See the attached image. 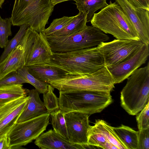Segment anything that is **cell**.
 <instances>
[{"instance_id": "obj_8", "label": "cell", "mask_w": 149, "mask_h": 149, "mask_svg": "<svg viewBox=\"0 0 149 149\" xmlns=\"http://www.w3.org/2000/svg\"><path fill=\"white\" fill-rule=\"evenodd\" d=\"M50 113L47 112L37 117L17 122L8 134L11 149L21 148L36 139L49 124Z\"/></svg>"}, {"instance_id": "obj_18", "label": "cell", "mask_w": 149, "mask_h": 149, "mask_svg": "<svg viewBox=\"0 0 149 149\" xmlns=\"http://www.w3.org/2000/svg\"><path fill=\"white\" fill-rule=\"evenodd\" d=\"M31 74L40 81L48 83L67 75L63 70L55 67L46 65H37L26 67Z\"/></svg>"}, {"instance_id": "obj_37", "label": "cell", "mask_w": 149, "mask_h": 149, "mask_svg": "<svg viewBox=\"0 0 149 149\" xmlns=\"http://www.w3.org/2000/svg\"><path fill=\"white\" fill-rule=\"evenodd\" d=\"M5 0H0V8H1Z\"/></svg>"}, {"instance_id": "obj_33", "label": "cell", "mask_w": 149, "mask_h": 149, "mask_svg": "<svg viewBox=\"0 0 149 149\" xmlns=\"http://www.w3.org/2000/svg\"><path fill=\"white\" fill-rule=\"evenodd\" d=\"M138 149H149V128L139 131Z\"/></svg>"}, {"instance_id": "obj_16", "label": "cell", "mask_w": 149, "mask_h": 149, "mask_svg": "<svg viewBox=\"0 0 149 149\" xmlns=\"http://www.w3.org/2000/svg\"><path fill=\"white\" fill-rule=\"evenodd\" d=\"M34 143L41 149H81L88 146L71 143L52 129L42 133Z\"/></svg>"}, {"instance_id": "obj_13", "label": "cell", "mask_w": 149, "mask_h": 149, "mask_svg": "<svg viewBox=\"0 0 149 149\" xmlns=\"http://www.w3.org/2000/svg\"><path fill=\"white\" fill-rule=\"evenodd\" d=\"M28 99V96L20 97L0 106V139L8 135L17 123Z\"/></svg>"}, {"instance_id": "obj_20", "label": "cell", "mask_w": 149, "mask_h": 149, "mask_svg": "<svg viewBox=\"0 0 149 149\" xmlns=\"http://www.w3.org/2000/svg\"><path fill=\"white\" fill-rule=\"evenodd\" d=\"M113 129L127 149H138L139 131L123 125Z\"/></svg>"}, {"instance_id": "obj_34", "label": "cell", "mask_w": 149, "mask_h": 149, "mask_svg": "<svg viewBox=\"0 0 149 149\" xmlns=\"http://www.w3.org/2000/svg\"><path fill=\"white\" fill-rule=\"evenodd\" d=\"M134 7L149 10V0H127Z\"/></svg>"}, {"instance_id": "obj_27", "label": "cell", "mask_w": 149, "mask_h": 149, "mask_svg": "<svg viewBox=\"0 0 149 149\" xmlns=\"http://www.w3.org/2000/svg\"><path fill=\"white\" fill-rule=\"evenodd\" d=\"M19 26V29L17 33L12 39L8 40L4 47V50L0 56V63L19 44L29 27V25L26 24H22Z\"/></svg>"}, {"instance_id": "obj_29", "label": "cell", "mask_w": 149, "mask_h": 149, "mask_svg": "<svg viewBox=\"0 0 149 149\" xmlns=\"http://www.w3.org/2000/svg\"><path fill=\"white\" fill-rule=\"evenodd\" d=\"M12 23L11 17L2 19L0 15V47L2 48L6 45L8 37L12 35L11 27Z\"/></svg>"}, {"instance_id": "obj_5", "label": "cell", "mask_w": 149, "mask_h": 149, "mask_svg": "<svg viewBox=\"0 0 149 149\" xmlns=\"http://www.w3.org/2000/svg\"><path fill=\"white\" fill-rule=\"evenodd\" d=\"M120 92L121 105L129 114L135 115L149 100V62L136 70L127 78Z\"/></svg>"}, {"instance_id": "obj_9", "label": "cell", "mask_w": 149, "mask_h": 149, "mask_svg": "<svg viewBox=\"0 0 149 149\" xmlns=\"http://www.w3.org/2000/svg\"><path fill=\"white\" fill-rule=\"evenodd\" d=\"M140 40L114 39L97 46L103 57L105 66L118 64L133 55L143 44Z\"/></svg>"}, {"instance_id": "obj_7", "label": "cell", "mask_w": 149, "mask_h": 149, "mask_svg": "<svg viewBox=\"0 0 149 149\" xmlns=\"http://www.w3.org/2000/svg\"><path fill=\"white\" fill-rule=\"evenodd\" d=\"M52 51L64 53L97 47L109 40V36L92 25L78 33L62 36H47Z\"/></svg>"}, {"instance_id": "obj_11", "label": "cell", "mask_w": 149, "mask_h": 149, "mask_svg": "<svg viewBox=\"0 0 149 149\" xmlns=\"http://www.w3.org/2000/svg\"><path fill=\"white\" fill-rule=\"evenodd\" d=\"M149 55V45H143L131 56L118 64L105 66L114 84L127 79L136 70L145 63Z\"/></svg>"}, {"instance_id": "obj_12", "label": "cell", "mask_w": 149, "mask_h": 149, "mask_svg": "<svg viewBox=\"0 0 149 149\" xmlns=\"http://www.w3.org/2000/svg\"><path fill=\"white\" fill-rule=\"evenodd\" d=\"M64 116L69 141L74 144L88 145L87 133L90 126L89 115L77 112H64Z\"/></svg>"}, {"instance_id": "obj_4", "label": "cell", "mask_w": 149, "mask_h": 149, "mask_svg": "<svg viewBox=\"0 0 149 149\" xmlns=\"http://www.w3.org/2000/svg\"><path fill=\"white\" fill-rule=\"evenodd\" d=\"M54 6L51 0H15L10 17L12 25L26 24L38 33L43 32Z\"/></svg>"}, {"instance_id": "obj_22", "label": "cell", "mask_w": 149, "mask_h": 149, "mask_svg": "<svg viewBox=\"0 0 149 149\" xmlns=\"http://www.w3.org/2000/svg\"><path fill=\"white\" fill-rule=\"evenodd\" d=\"M79 11L87 14V22L91 20L95 12L106 7V0H74Z\"/></svg>"}, {"instance_id": "obj_32", "label": "cell", "mask_w": 149, "mask_h": 149, "mask_svg": "<svg viewBox=\"0 0 149 149\" xmlns=\"http://www.w3.org/2000/svg\"><path fill=\"white\" fill-rule=\"evenodd\" d=\"M25 83H27V81L17 73V71L10 72L0 79V86Z\"/></svg>"}, {"instance_id": "obj_36", "label": "cell", "mask_w": 149, "mask_h": 149, "mask_svg": "<svg viewBox=\"0 0 149 149\" xmlns=\"http://www.w3.org/2000/svg\"><path fill=\"white\" fill-rule=\"evenodd\" d=\"M69 0H51V2L52 4L54 6L58 3Z\"/></svg>"}, {"instance_id": "obj_17", "label": "cell", "mask_w": 149, "mask_h": 149, "mask_svg": "<svg viewBox=\"0 0 149 149\" xmlns=\"http://www.w3.org/2000/svg\"><path fill=\"white\" fill-rule=\"evenodd\" d=\"M39 94L36 89L29 90L27 95L28 100L17 122L28 120L47 112L40 98Z\"/></svg>"}, {"instance_id": "obj_15", "label": "cell", "mask_w": 149, "mask_h": 149, "mask_svg": "<svg viewBox=\"0 0 149 149\" xmlns=\"http://www.w3.org/2000/svg\"><path fill=\"white\" fill-rule=\"evenodd\" d=\"M53 55L47 36L44 32L38 33L28 57L25 66L48 63Z\"/></svg>"}, {"instance_id": "obj_3", "label": "cell", "mask_w": 149, "mask_h": 149, "mask_svg": "<svg viewBox=\"0 0 149 149\" xmlns=\"http://www.w3.org/2000/svg\"><path fill=\"white\" fill-rule=\"evenodd\" d=\"M110 92L79 91L59 92V109L65 112L89 115L99 113L112 102Z\"/></svg>"}, {"instance_id": "obj_21", "label": "cell", "mask_w": 149, "mask_h": 149, "mask_svg": "<svg viewBox=\"0 0 149 149\" xmlns=\"http://www.w3.org/2000/svg\"><path fill=\"white\" fill-rule=\"evenodd\" d=\"M29 91L22 84L0 86V106L13 99L27 96Z\"/></svg>"}, {"instance_id": "obj_28", "label": "cell", "mask_w": 149, "mask_h": 149, "mask_svg": "<svg viewBox=\"0 0 149 149\" xmlns=\"http://www.w3.org/2000/svg\"><path fill=\"white\" fill-rule=\"evenodd\" d=\"M54 88L49 84L47 91L43 94L44 105L47 112L50 113L55 111L59 109L58 98L54 93Z\"/></svg>"}, {"instance_id": "obj_10", "label": "cell", "mask_w": 149, "mask_h": 149, "mask_svg": "<svg viewBox=\"0 0 149 149\" xmlns=\"http://www.w3.org/2000/svg\"><path fill=\"white\" fill-rule=\"evenodd\" d=\"M39 33L29 27L19 44L0 63V79L9 73L25 66L35 40Z\"/></svg>"}, {"instance_id": "obj_2", "label": "cell", "mask_w": 149, "mask_h": 149, "mask_svg": "<svg viewBox=\"0 0 149 149\" xmlns=\"http://www.w3.org/2000/svg\"><path fill=\"white\" fill-rule=\"evenodd\" d=\"M90 22L92 25L117 39L140 40L130 18L115 2L110 1L106 7L94 13Z\"/></svg>"}, {"instance_id": "obj_35", "label": "cell", "mask_w": 149, "mask_h": 149, "mask_svg": "<svg viewBox=\"0 0 149 149\" xmlns=\"http://www.w3.org/2000/svg\"><path fill=\"white\" fill-rule=\"evenodd\" d=\"M0 149H11L8 135L0 139Z\"/></svg>"}, {"instance_id": "obj_1", "label": "cell", "mask_w": 149, "mask_h": 149, "mask_svg": "<svg viewBox=\"0 0 149 149\" xmlns=\"http://www.w3.org/2000/svg\"><path fill=\"white\" fill-rule=\"evenodd\" d=\"M45 65L72 75L91 74L105 66L103 57L97 47L67 52H53L50 61Z\"/></svg>"}, {"instance_id": "obj_19", "label": "cell", "mask_w": 149, "mask_h": 149, "mask_svg": "<svg viewBox=\"0 0 149 149\" xmlns=\"http://www.w3.org/2000/svg\"><path fill=\"white\" fill-rule=\"evenodd\" d=\"M87 22V14L79 11V13L75 16L68 24L62 29L54 33L52 36H65L78 33L86 28Z\"/></svg>"}, {"instance_id": "obj_26", "label": "cell", "mask_w": 149, "mask_h": 149, "mask_svg": "<svg viewBox=\"0 0 149 149\" xmlns=\"http://www.w3.org/2000/svg\"><path fill=\"white\" fill-rule=\"evenodd\" d=\"M17 72L27 83L33 86L40 94H43L47 91L49 84L42 82L36 78L29 73L26 66L19 68Z\"/></svg>"}, {"instance_id": "obj_14", "label": "cell", "mask_w": 149, "mask_h": 149, "mask_svg": "<svg viewBox=\"0 0 149 149\" xmlns=\"http://www.w3.org/2000/svg\"><path fill=\"white\" fill-rule=\"evenodd\" d=\"M128 16L134 26L140 40L149 45V10L134 7L127 0H115Z\"/></svg>"}, {"instance_id": "obj_25", "label": "cell", "mask_w": 149, "mask_h": 149, "mask_svg": "<svg viewBox=\"0 0 149 149\" xmlns=\"http://www.w3.org/2000/svg\"><path fill=\"white\" fill-rule=\"evenodd\" d=\"M88 145L104 148L106 144L109 142L104 134L95 124L90 126L87 133Z\"/></svg>"}, {"instance_id": "obj_31", "label": "cell", "mask_w": 149, "mask_h": 149, "mask_svg": "<svg viewBox=\"0 0 149 149\" xmlns=\"http://www.w3.org/2000/svg\"><path fill=\"white\" fill-rule=\"evenodd\" d=\"M136 117L139 131L149 128V100Z\"/></svg>"}, {"instance_id": "obj_6", "label": "cell", "mask_w": 149, "mask_h": 149, "mask_svg": "<svg viewBox=\"0 0 149 149\" xmlns=\"http://www.w3.org/2000/svg\"><path fill=\"white\" fill-rule=\"evenodd\" d=\"M48 84L63 92L79 91L111 92L115 87L113 78L105 66L89 74H67L61 79L50 81Z\"/></svg>"}, {"instance_id": "obj_30", "label": "cell", "mask_w": 149, "mask_h": 149, "mask_svg": "<svg viewBox=\"0 0 149 149\" xmlns=\"http://www.w3.org/2000/svg\"><path fill=\"white\" fill-rule=\"evenodd\" d=\"M74 16H64L61 18L54 19L49 26L45 29L44 33L47 36H52L54 33L65 27Z\"/></svg>"}, {"instance_id": "obj_24", "label": "cell", "mask_w": 149, "mask_h": 149, "mask_svg": "<svg viewBox=\"0 0 149 149\" xmlns=\"http://www.w3.org/2000/svg\"><path fill=\"white\" fill-rule=\"evenodd\" d=\"M95 124L104 134L107 139L118 149H127L114 132L113 127L106 121L102 120H96Z\"/></svg>"}, {"instance_id": "obj_23", "label": "cell", "mask_w": 149, "mask_h": 149, "mask_svg": "<svg viewBox=\"0 0 149 149\" xmlns=\"http://www.w3.org/2000/svg\"><path fill=\"white\" fill-rule=\"evenodd\" d=\"M50 117L53 130L62 137L69 141L64 112L59 109L50 113Z\"/></svg>"}]
</instances>
